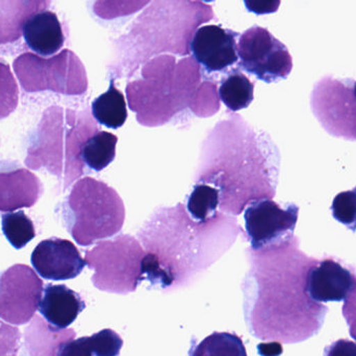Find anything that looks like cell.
I'll list each match as a JSON object with an SVG mask.
<instances>
[{
    "label": "cell",
    "mask_w": 356,
    "mask_h": 356,
    "mask_svg": "<svg viewBox=\"0 0 356 356\" xmlns=\"http://www.w3.org/2000/svg\"><path fill=\"white\" fill-rule=\"evenodd\" d=\"M293 235L261 250H246L249 270L243 279V311L249 332L268 342L296 344L317 334L328 307L307 291L309 272L320 261L299 249Z\"/></svg>",
    "instance_id": "cell-1"
},
{
    "label": "cell",
    "mask_w": 356,
    "mask_h": 356,
    "mask_svg": "<svg viewBox=\"0 0 356 356\" xmlns=\"http://www.w3.org/2000/svg\"><path fill=\"white\" fill-rule=\"evenodd\" d=\"M240 232L236 219L224 215L198 223L181 205L158 211L138 233L145 250L144 281L163 292L190 286L229 250Z\"/></svg>",
    "instance_id": "cell-2"
},
{
    "label": "cell",
    "mask_w": 356,
    "mask_h": 356,
    "mask_svg": "<svg viewBox=\"0 0 356 356\" xmlns=\"http://www.w3.org/2000/svg\"><path fill=\"white\" fill-rule=\"evenodd\" d=\"M64 219L77 244L91 246L122 229L125 211L114 189L91 178L81 180L65 203Z\"/></svg>",
    "instance_id": "cell-3"
},
{
    "label": "cell",
    "mask_w": 356,
    "mask_h": 356,
    "mask_svg": "<svg viewBox=\"0 0 356 356\" xmlns=\"http://www.w3.org/2000/svg\"><path fill=\"white\" fill-rule=\"evenodd\" d=\"M145 250L139 240L131 235L98 242L86 252L85 261L93 270L92 282L102 292L129 295L144 281L143 259Z\"/></svg>",
    "instance_id": "cell-4"
},
{
    "label": "cell",
    "mask_w": 356,
    "mask_h": 356,
    "mask_svg": "<svg viewBox=\"0 0 356 356\" xmlns=\"http://www.w3.org/2000/svg\"><path fill=\"white\" fill-rule=\"evenodd\" d=\"M355 82L323 77L314 86L311 107L323 129L334 137L356 141Z\"/></svg>",
    "instance_id": "cell-5"
},
{
    "label": "cell",
    "mask_w": 356,
    "mask_h": 356,
    "mask_svg": "<svg viewBox=\"0 0 356 356\" xmlns=\"http://www.w3.org/2000/svg\"><path fill=\"white\" fill-rule=\"evenodd\" d=\"M238 56L242 68L268 84L286 79L293 69L286 46L263 27H251L241 36Z\"/></svg>",
    "instance_id": "cell-6"
},
{
    "label": "cell",
    "mask_w": 356,
    "mask_h": 356,
    "mask_svg": "<svg viewBox=\"0 0 356 356\" xmlns=\"http://www.w3.org/2000/svg\"><path fill=\"white\" fill-rule=\"evenodd\" d=\"M43 281L24 265H16L0 274V319L14 325L31 321L39 309Z\"/></svg>",
    "instance_id": "cell-7"
},
{
    "label": "cell",
    "mask_w": 356,
    "mask_h": 356,
    "mask_svg": "<svg viewBox=\"0 0 356 356\" xmlns=\"http://www.w3.org/2000/svg\"><path fill=\"white\" fill-rule=\"evenodd\" d=\"M298 206L282 208L271 200L254 201L245 211L247 240L252 250H261L294 235L298 221Z\"/></svg>",
    "instance_id": "cell-8"
},
{
    "label": "cell",
    "mask_w": 356,
    "mask_h": 356,
    "mask_svg": "<svg viewBox=\"0 0 356 356\" xmlns=\"http://www.w3.org/2000/svg\"><path fill=\"white\" fill-rule=\"evenodd\" d=\"M31 261L42 278L54 281L73 279L87 265L72 242L58 238L40 242L31 253Z\"/></svg>",
    "instance_id": "cell-9"
},
{
    "label": "cell",
    "mask_w": 356,
    "mask_h": 356,
    "mask_svg": "<svg viewBox=\"0 0 356 356\" xmlns=\"http://www.w3.org/2000/svg\"><path fill=\"white\" fill-rule=\"evenodd\" d=\"M238 33L219 25H205L195 33L191 50L207 72H219L236 64Z\"/></svg>",
    "instance_id": "cell-10"
},
{
    "label": "cell",
    "mask_w": 356,
    "mask_h": 356,
    "mask_svg": "<svg viewBox=\"0 0 356 356\" xmlns=\"http://www.w3.org/2000/svg\"><path fill=\"white\" fill-rule=\"evenodd\" d=\"M356 284V276L334 258H324L309 272L307 291L318 303L345 301Z\"/></svg>",
    "instance_id": "cell-11"
},
{
    "label": "cell",
    "mask_w": 356,
    "mask_h": 356,
    "mask_svg": "<svg viewBox=\"0 0 356 356\" xmlns=\"http://www.w3.org/2000/svg\"><path fill=\"white\" fill-rule=\"evenodd\" d=\"M43 194V185L17 162H0V211L31 207Z\"/></svg>",
    "instance_id": "cell-12"
},
{
    "label": "cell",
    "mask_w": 356,
    "mask_h": 356,
    "mask_svg": "<svg viewBox=\"0 0 356 356\" xmlns=\"http://www.w3.org/2000/svg\"><path fill=\"white\" fill-rule=\"evenodd\" d=\"M86 309L81 295L64 284H47L39 305V311L51 327L66 330Z\"/></svg>",
    "instance_id": "cell-13"
},
{
    "label": "cell",
    "mask_w": 356,
    "mask_h": 356,
    "mask_svg": "<svg viewBox=\"0 0 356 356\" xmlns=\"http://www.w3.org/2000/svg\"><path fill=\"white\" fill-rule=\"evenodd\" d=\"M23 36L27 46L40 56H52L65 43L62 24L58 16L50 10L38 13L27 19L23 26Z\"/></svg>",
    "instance_id": "cell-14"
},
{
    "label": "cell",
    "mask_w": 356,
    "mask_h": 356,
    "mask_svg": "<svg viewBox=\"0 0 356 356\" xmlns=\"http://www.w3.org/2000/svg\"><path fill=\"white\" fill-rule=\"evenodd\" d=\"M92 114L100 125L111 129H119L127 119V107L124 96L111 81L108 91L92 102Z\"/></svg>",
    "instance_id": "cell-15"
},
{
    "label": "cell",
    "mask_w": 356,
    "mask_h": 356,
    "mask_svg": "<svg viewBox=\"0 0 356 356\" xmlns=\"http://www.w3.org/2000/svg\"><path fill=\"white\" fill-rule=\"evenodd\" d=\"M188 356H247L242 339L232 332H213L199 344L192 340Z\"/></svg>",
    "instance_id": "cell-16"
},
{
    "label": "cell",
    "mask_w": 356,
    "mask_h": 356,
    "mask_svg": "<svg viewBox=\"0 0 356 356\" xmlns=\"http://www.w3.org/2000/svg\"><path fill=\"white\" fill-rule=\"evenodd\" d=\"M118 138L108 132H99L83 144L81 157L83 162L95 171L106 169L116 156Z\"/></svg>",
    "instance_id": "cell-17"
},
{
    "label": "cell",
    "mask_w": 356,
    "mask_h": 356,
    "mask_svg": "<svg viewBox=\"0 0 356 356\" xmlns=\"http://www.w3.org/2000/svg\"><path fill=\"white\" fill-rule=\"evenodd\" d=\"M254 85L240 71H234L222 81L219 94L223 104L229 110L246 109L254 98Z\"/></svg>",
    "instance_id": "cell-18"
},
{
    "label": "cell",
    "mask_w": 356,
    "mask_h": 356,
    "mask_svg": "<svg viewBox=\"0 0 356 356\" xmlns=\"http://www.w3.org/2000/svg\"><path fill=\"white\" fill-rule=\"evenodd\" d=\"M219 200V190L207 184H198L188 196L186 209L195 221L204 223L218 215L216 210Z\"/></svg>",
    "instance_id": "cell-19"
},
{
    "label": "cell",
    "mask_w": 356,
    "mask_h": 356,
    "mask_svg": "<svg viewBox=\"0 0 356 356\" xmlns=\"http://www.w3.org/2000/svg\"><path fill=\"white\" fill-rule=\"evenodd\" d=\"M1 226L4 236L16 250L24 248L35 238V226L24 211L4 213Z\"/></svg>",
    "instance_id": "cell-20"
},
{
    "label": "cell",
    "mask_w": 356,
    "mask_h": 356,
    "mask_svg": "<svg viewBox=\"0 0 356 356\" xmlns=\"http://www.w3.org/2000/svg\"><path fill=\"white\" fill-rule=\"evenodd\" d=\"M19 90L8 65L0 63V119L6 118L18 106Z\"/></svg>",
    "instance_id": "cell-21"
},
{
    "label": "cell",
    "mask_w": 356,
    "mask_h": 356,
    "mask_svg": "<svg viewBox=\"0 0 356 356\" xmlns=\"http://www.w3.org/2000/svg\"><path fill=\"white\" fill-rule=\"evenodd\" d=\"M332 211L337 221L351 231H356V186L353 190L341 192L334 198Z\"/></svg>",
    "instance_id": "cell-22"
},
{
    "label": "cell",
    "mask_w": 356,
    "mask_h": 356,
    "mask_svg": "<svg viewBox=\"0 0 356 356\" xmlns=\"http://www.w3.org/2000/svg\"><path fill=\"white\" fill-rule=\"evenodd\" d=\"M93 356H119L123 340L112 330H104L90 336Z\"/></svg>",
    "instance_id": "cell-23"
},
{
    "label": "cell",
    "mask_w": 356,
    "mask_h": 356,
    "mask_svg": "<svg viewBox=\"0 0 356 356\" xmlns=\"http://www.w3.org/2000/svg\"><path fill=\"white\" fill-rule=\"evenodd\" d=\"M20 332L0 321V356H18Z\"/></svg>",
    "instance_id": "cell-24"
},
{
    "label": "cell",
    "mask_w": 356,
    "mask_h": 356,
    "mask_svg": "<svg viewBox=\"0 0 356 356\" xmlns=\"http://www.w3.org/2000/svg\"><path fill=\"white\" fill-rule=\"evenodd\" d=\"M56 356H93L90 336L63 343L58 347Z\"/></svg>",
    "instance_id": "cell-25"
},
{
    "label": "cell",
    "mask_w": 356,
    "mask_h": 356,
    "mask_svg": "<svg viewBox=\"0 0 356 356\" xmlns=\"http://www.w3.org/2000/svg\"><path fill=\"white\" fill-rule=\"evenodd\" d=\"M343 316L348 324L350 336L356 341V284L353 292L345 300L343 307Z\"/></svg>",
    "instance_id": "cell-26"
},
{
    "label": "cell",
    "mask_w": 356,
    "mask_h": 356,
    "mask_svg": "<svg viewBox=\"0 0 356 356\" xmlns=\"http://www.w3.org/2000/svg\"><path fill=\"white\" fill-rule=\"evenodd\" d=\"M324 356H356V343L339 340L326 347Z\"/></svg>",
    "instance_id": "cell-27"
},
{
    "label": "cell",
    "mask_w": 356,
    "mask_h": 356,
    "mask_svg": "<svg viewBox=\"0 0 356 356\" xmlns=\"http://www.w3.org/2000/svg\"><path fill=\"white\" fill-rule=\"evenodd\" d=\"M280 4V1H248V0L245 1V6L248 10L259 15L276 12Z\"/></svg>",
    "instance_id": "cell-28"
},
{
    "label": "cell",
    "mask_w": 356,
    "mask_h": 356,
    "mask_svg": "<svg viewBox=\"0 0 356 356\" xmlns=\"http://www.w3.org/2000/svg\"><path fill=\"white\" fill-rule=\"evenodd\" d=\"M257 353L261 356H280L284 353V348L278 342L261 343L257 346Z\"/></svg>",
    "instance_id": "cell-29"
},
{
    "label": "cell",
    "mask_w": 356,
    "mask_h": 356,
    "mask_svg": "<svg viewBox=\"0 0 356 356\" xmlns=\"http://www.w3.org/2000/svg\"><path fill=\"white\" fill-rule=\"evenodd\" d=\"M355 96H356V82H355Z\"/></svg>",
    "instance_id": "cell-30"
}]
</instances>
